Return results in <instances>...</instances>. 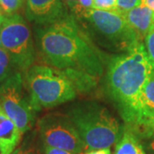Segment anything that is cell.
<instances>
[{
    "label": "cell",
    "instance_id": "44dd1931",
    "mask_svg": "<svg viewBox=\"0 0 154 154\" xmlns=\"http://www.w3.org/2000/svg\"><path fill=\"white\" fill-rule=\"evenodd\" d=\"M43 151H44V154H76L67 150L52 147L45 145H43Z\"/></svg>",
    "mask_w": 154,
    "mask_h": 154
},
{
    "label": "cell",
    "instance_id": "3957f363",
    "mask_svg": "<svg viewBox=\"0 0 154 154\" xmlns=\"http://www.w3.org/2000/svg\"><path fill=\"white\" fill-rule=\"evenodd\" d=\"M86 146V151L107 148L122 135L118 121L109 110L94 101L76 103L67 113Z\"/></svg>",
    "mask_w": 154,
    "mask_h": 154
},
{
    "label": "cell",
    "instance_id": "7402d4cb",
    "mask_svg": "<svg viewBox=\"0 0 154 154\" xmlns=\"http://www.w3.org/2000/svg\"><path fill=\"white\" fill-rule=\"evenodd\" d=\"M142 140H145V146L143 145V146L146 153L154 154V134H152L150 137Z\"/></svg>",
    "mask_w": 154,
    "mask_h": 154
},
{
    "label": "cell",
    "instance_id": "e0dca14e",
    "mask_svg": "<svg viewBox=\"0 0 154 154\" xmlns=\"http://www.w3.org/2000/svg\"><path fill=\"white\" fill-rule=\"evenodd\" d=\"M142 0H116V11L124 14L127 11L132 10L133 8L140 5Z\"/></svg>",
    "mask_w": 154,
    "mask_h": 154
},
{
    "label": "cell",
    "instance_id": "7c38bea8",
    "mask_svg": "<svg viewBox=\"0 0 154 154\" xmlns=\"http://www.w3.org/2000/svg\"><path fill=\"white\" fill-rule=\"evenodd\" d=\"M128 25L134 30L140 39H143L153 22V11L141 4L123 14Z\"/></svg>",
    "mask_w": 154,
    "mask_h": 154
},
{
    "label": "cell",
    "instance_id": "277c9868",
    "mask_svg": "<svg viewBox=\"0 0 154 154\" xmlns=\"http://www.w3.org/2000/svg\"><path fill=\"white\" fill-rule=\"evenodd\" d=\"M24 84L36 112L75 99L77 91L64 73L54 67L33 64L24 73Z\"/></svg>",
    "mask_w": 154,
    "mask_h": 154
},
{
    "label": "cell",
    "instance_id": "ba28073f",
    "mask_svg": "<svg viewBox=\"0 0 154 154\" xmlns=\"http://www.w3.org/2000/svg\"><path fill=\"white\" fill-rule=\"evenodd\" d=\"M38 128L43 145L76 154L86 151L82 139L67 114L49 113L38 121Z\"/></svg>",
    "mask_w": 154,
    "mask_h": 154
},
{
    "label": "cell",
    "instance_id": "4fadbf2b",
    "mask_svg": "<svg viewBox=\"0 0 154 154\" xmlns=\"http://www.w3.org/2000/svg\"><path fill=\"white\" fill-rule=\"evenodd\" d=\"M115 154H147L142 141L132 132L122 128V135L116 144Z\"/></svg>",
    "mask_w": 154,
    "mask_h": 154
},
{
    "label": "cell",
    "instance_id": "2e32d148",
    "mask_svg": "<svg viewBox=\"0 0 154 154\" xmlns=\"http://www.w3.org/2000/svg\"><path fill=\"white\" fill-rule=\"evenodd\" d=\"M145 47L154 66V23L151 25L148 32L145 36Z\"/></svg>",
    "mask_w": 154,
    "mask_h": 154
},
{
    "label": "cell",
    "instance_id": "d6986e66",
    "mask_svg": "<svg viewBox=\"0 0 154 154\" xmlns=\"http://www.w3.org/2000/svg\"><path fill=\"white\" fill-rule=\"evenodd\" d=\"M94 8V0H78L77 5L72 11L73 15L75 17L84 11Z\"/></svg>",
    "mask_w": 154,
    "mask_h": 154
},
{
    "label": "cell",
    "instance_id": "30bf717a",
    "mask_svg": "<svg viewBox=\"0 0 154 154\" xmlns=\"http://www.w3.org/2000/svg\"><path fill=\"white\" fill-rule=\"evenodd\" d=\"M63 0H26V17L36 25H46L65 17Z\"/></svg>",
    "mask_w": 154,
    "mask_h": 154
},
{
    "label": "cell",
    "instance_id": "ac0fdd59",
    "mask_svg": "<svg viewBox=\"0 0 154 154\" xmlns=\"http://www.w3.org/2000/svg\"><path fill=\"white\" fill-rule=\"evenodd\" d=\"M94 8L104 11H116V0H94Z\"/></svg>",
    "mask_w": 154,
    "mask_h": 154
},
{
    "label": "cell",
    "instance_id": "d4e9b609",
    "mask_svg": "<svg viewBox=\"0 0 154 154\" xmlns=\"http://www.w3.org/2000/svg\"><path fill=\"white\" fill-rule=\"evenodd\" d=\"M141 4L146 5L151 10H152L154 11V0H142V3Z\"/></svg>",
    "mask_w": 154,
    "mask_h": 154
},
{
    "label": "cell",
    "instance_id": "7a4b0ae2",
    "mask_svg": "<svg viewBox=\"0 0 154 154\" xmlns=\"http://www.w3.org/2000/svg\"><path fill=\"white\" fill-rule=\"evenodd\" d=\"M106 92L124 121V129L136 124L144 85L154 70L145 45L139 42L126 52L106 57Z\"/></svg>",
    "mask_w": 154,
    "mask_h": 154
},
{
    "label": "cell",
    "instance_id": "cb8c5ba5",
    "mask_svg": "<svg viewBox=\"0 0 154 154\" xmlns=\"http://www.w3.org/2000/svg\"><path fill=\"white\" fill-rule=\"evenodd\" d=\"M63 2H64L66 4V5L71 10V11L74 10V8L78 4V0H63Z\"/></svg>",
    "mask_w": 154,
    "mask_h": 154
},
{
    "label": "cell",
    "instance_id": "5bb4252c",
    "mask_svg": "<svg viewBox=\"0 0 154 154\" xmlns=\"http://www.w3.org/2000/svg\"><path fill=\"white\" fill-rule=\"evenodd\" d=\"M15 67L11 62V57L8 52L0 46V85L11 76L15 71Z\"/></svg>",
    "mask_w": 154,
    "mask_h": 154
},
{
    "label": "cell",
    "instance_id": "603a6c76",
    "mask_svg": "<svg viewBox=\"0 0 154 154\" xmlns=\"http://www.w3.org/2000/svg\"><path fill=\"white\" fill-rule=\"evenodd\" d=\"M80 154H111V152L110 147H107V148L89 150V151H86V152H82Z\"/></svg>",
    "mask_w": 154,
    "mask_h": 154
},
{
    "label": "cell",
    "instance_id": "8fae6325",
    "mask_svg": "<svg viewBox=\"0 0 154 154\" xmlns=\"http://www.w3.org/2000/svg\"><path fill=\"white\" fill-rule=\"evenodd\" d=\"M22 134L6 115L0 105V154H12L22 140Z\"/></svg>",
    "mask_w": 154,
    "mask_h": 154
},
{
    "label": "cell",
    "instance_id": "5b68a950",
    "mask_svg": "<svg viewBox=\"0 0 154 154\" xmlns=\"http://www.w3.org/2000/svg\"><path fill=\"white\" fill-rule=\"evenodd\" d=\"M88 34L107 49L126 52L142 41L117 11L89 9L75 16Z\"/></svg>",
    "mask_w": 154,
    "mask_h": 154
},
{
    "label": "cell",
    "instance_id": "8992f818",
    "mask_svg": "<svg viewBox=\"0 0 154 154\" xmlns=\"http://www.w3.org/2000/svg\"><path fill=\"white\" fill-rule=\"evenodd\" d=\"M0 40L17 71L25 73L34 63L36 51L32 32L22 16L5 17L0 25Z\"/></svg>",
    "mask_w": 154,
    "mask_h": 154
},
{
    "label": "cell",
    "instance_id": "9a60e30c",
    "mask_svg": "<svg viewBox=\"0 0 154 154\" xmlns=\"http://www.w3.org/2000/svg\"><path fill=\"white\" fill-rule=\"evenodd\" d=\"M22 5V0H0V8L7 17L16 14Z\"/></svg>",
    "mask_w": 154,
    "mask_h": 154
},
{
    "label": "cell",
    "instance_id": "ffe728a7",
    "mask_svg": "<svg viewBox=\"0 0 154 154\" xmlns=\"http://www.w3.org/2000/svg\"><path fill=\"white\" fill-rule=\"evenodd\" d=\"M12 154H39V152L33 146H28L24 144L20 147H17Z\"/></svg>",
    "mask_w": 154,
    "mask_h": 154
},
{
    "label": "cell",
    "instance_id": "52a82bcc",
    "mask_svg": "<svg viewBox=\"0 0 154 154\" xmlns=\"http://www.w3.org/2000/svg\"><path fill=\"white\" fill-rule=\"evenodd\" d=\"M0 105L24 134L34 124L35 114L20 71H15L0 85Z\"/></svg>",
    "mask_w": 154,
    "mask_h": 154
},
{
    "label": "cell",
    "instance_id": "6da1fadb",
    "mask_svg": "<svg viewBox=\"0 0 154 154\" xmlns=\"http://www.w3.org/2000/svg\"><path fill=\"white\" fill-rule=\"evenodd\" d=\"M35 39L43 61L64 73L77 92L88 93L98 86L106 57L73 14L36 25Z\"/></svg>",
    "mask_w": 154,
    "mask_h": 154
},
{
    "label": "cell",
    "instance_id": "9c48e42d",
    "mask_svg": "<svg viewBox=\"0 0 154 154\" xmlns=\"http://www.w3.org/2000/svg\"><path fill=\"white\" fill-rule=\"evenodd\" d=\"M128 131L140 140L154 134V70L141 91L136 124Z\"/></svg>",
    "mask_w": 154,
    "mask_h": 154
}]
</instances>
